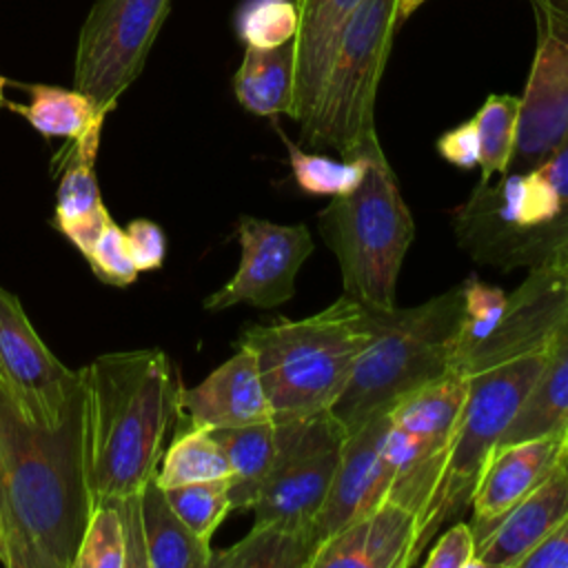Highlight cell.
<instances>
[{
    "label": "cell",
    "mask_w": 568,
    "mask_h": 568,
    "mask_svg": "<svg viewBox=\"0 0 568 568\" xmlns=\"http://www.w3.org/2000/svg\"><path fill=\"white\" fill-rule=\"evenodd\" d=\"M426 0H397V22H406Z\"/></svg>",
    "instance_id": "obj_39"
},
{
    "label": "cell",
    "mask_w": 568,
    "mask_h": 568,
    "mask_svg": "<svg viewBox=\"0 0 568 568\" xmlns=\"http://www.w3.org/2000/svg\"><path fill=\"white\" fill-rule=\"evenodd\" d=\"M155 475L144 484L140 495L149 568H209L213 557L211 541L197 537L180 519Z\"/></svg>",
    "instance_id": "obj_21"
},
{
    "label": "cell",
    "mask_w": 568,
    "mask_h": 568,
    "mask_svg": "<svg viewBox=\"0 0 568 568\" xmlns=\"http://www.w3.org/2000/svg\"><path fill=\"white\" fill-rule=\"evenodd\" d=\"M71 568H126V535L113 504L91 510Z\"/></svg>",
    "instance_id": "obj_33"
},
{
    "label": "cell",
    "mask_w": 568,
    "mask_h": 568,
    "mask_svg": "<svg viewBox=\"0 0 568 568\" xmlns=\"http://www.w3.org/2000/svg\"><path fill=\"white\" fill-rule=\"evenodd\" d=\"M568 442V428L497 446L473 488V532L479 544L484 535L552 468Z\"/></svg>",
    "instance_id": "obj_16"
},
{
    "label": "cell",
    "mask_w": 568,
    "mask_h": 568,
    "mask_svg": "<svg viewBox=\"0 0 568 568\" xmlns=\"http://www.w3.org/2000/svg\"><path fill=\"white\" fill-rule=\"evenodd\" d=\"M87 262L102 282L113 286H126L138 275V268L129 253L126 235L113 220L95 240L93 248L87 255Z\"/></svg>",
    "instance_id": "obj_34"
},
{
    "label": "cell",
    "mask_w": 568,
    "mask_h": 568,
    "mask_svg": "<svg viewBox=\"0 0 568 568\" xmlns=\"http://www.w3.org/2000/svg\"><path fill=\"white\" fill-rule=\"evenodd\" d=\"M169 7L171 0H95L78 36L73 89L113 111L142 73Z\"/></svg>",
    "instance_id": "obj_10"
},
{
    "label": "cell",
    "mask_w": 568,
    "mask_h": 568,
    "mask_svg": "<svg viewBox=\"0 0 568 568\" xmlns=\"http://www.w3.org/2000/svg\"><path fill=\"white\" fill-rule=\"evenodd\" d=\"M517 568H568V515L519 561Z\"/></svg>",
    "instance_id": "obj_38"
},
{
    "label": "cell",
    "mask_w": 568,
    "mask_h": 568,
    "mask_svg": "<svg viewBox=\"0 0 568 568\" xmlns=\"http://www.w3.org/2000/svg\"><path fill=\"white\" fill-rule=\"evenodd\" d=\"M426 550V568H477V541L473 526L466 521L450 524Z\"/></svg>",
    "instance_id": "obj_35"
},
{
    "label": "cell",
    "mask_w": 568,
    "mask_h": 568,
    "mask_svg": "<svg viewBox=\"0 0 568 568\" xmlns=\"http://www.w3.org/2000/svg\"><path fill=\"white\" fill-rule=\"evenodd\" d=\"M479 138V182L504 175L515 149L519 122V95L493 93L473 115Z\"/></svg>",
    "instance_id": "obj_28"
},
{
    "label": "cell",
    "mask_w": 568,
    "mask_h": 568,
    "mask_svg": "<svg viewBox=\"0 0 568 568\" xmlns=\"http://www.w3.org/2000/svg\"><path fill=\"white\" fill-rule=\"evenodd\" d=\"M550 266H555L557 268V273L561 275V280H564V286H566V291H568V248L550 264Z\"/></svg>",
    "instance_id": "obj_40"
},
{
    "label": "cell",
    "mask_w": 568,
    "mask_h": 568,
    "mask_svg": "<svg viewBox=\"0 0 568 568\" xmlns=\"http://www.w3.org/2000/svg\"><path fill=\"white\" fill-rule=\"evenodd\" d=\"M417 555V517L399 501L384 499L320 541L311 568H408Z\"/></svg>",
    "instance_id": "obj_15"
},
{
    "label": "cell",
    "mask_w": 568,
    "mask_h": 568,
    "mask_svg": "<svg viewBox=\"0 0 568 568\" xmlns=\"http://www.w3.org/2000/svg\"><path fill=\"white\" fill-rule=\"evenodd\" d=\"M282 140L288 151L293 178L304 193L315 197H339L351 193L359 184L364 175V162L357 153L333 160L317 151H304L302 146L293 144L284 133Z\"/></svg>",
    "instance_id": "obj_29"
},
{
    "label": "cell",
    "mask_w": 568,
    "mask_h": 568,
    "mask_svg": "<svg viewBox=\"0 0 568 568\" xmlns=\"http://www.w3.org/2000/svg\"><path fill=\"white\" fill-rule=\"evenodd\" d=\"M568 515V442L541 477L477 544V568H517Z\"/></svg>",
    "instance_id": "obj_17"
},
{
    "label": "cell",
    "mask_w": 568,
    "mask_h": 568,
    "mask_svg": "<svg viewBox=\"0 0 568 568\" xmlns=\"http://www.w3.org/2000/svg\"><path fill=\"white\" fill-rule=\"evenodd\" d=\"M231 464L211 430L189 426L162 455V468H158L155 477L162 488H173L193 481L231 479Z\"/></svg>",
    "instance_id": "obj_27"
},
{
    "label": "cell",
    "mask_w": 568,
    "mask_h": 568,
    "mask_svg": "<svg viewBox=\"0 0 568 568\" xmlns=\"http://www.w3.org/2000/svg\"><path fill=\"white\" fill-rule=\"evenodd\" d=\"M348 153L362 158L364 175L351 193L331 197L317 215V226L337 257L344 293L373 306H393L415 222L377 131Z\"/></svg>",
    "instance_id": "obj_6"
},
{
    "label": "cell",
    "mask_w": 568,
    "mask_h": 568,
    "mask_svg": "<svg viewBox=\"0 0 568 568\" xmlns=\"http://www.w3.org/2000/svg\"><path fill=\"white\" fill-rule=\"evenodd\" d=\"M397 0H362L335 44L313 113L300 124L311 151L342 158L375 133V98L397 31Z\"/></svg>",
    "instance_id": "obj_7"
},
{
    "label": "cell",
    "mask_w": 568,
    "mask_h": 568,
    "mask_svg": "<svg viewBox=\"0 0 568 568\" xmlns=\"http://www.w3.org/2000/svg\"><path fill=\"white\" fill-rule=\"evenodd\" d=\"M568 428V315L557 328L550 357L497 446ZM495 446V448H497ZM493 448V450H495Z\"/></svg>",
    "instance_id": "obj_22"
},
{
    "label": "cell",
    "mask_w": 568,
    "mask_h": 568,
    "mask_svg": "<svg viewBox=\"0 0 568 568\" xmlns=\"http://www.w3.org/2000/svg\"><path fill=\"white\" fill-rule=\"evenodd\" d=\"M388 413L390 410H379L346 430L333 481L313 521L317 541L386 499L388 486L384 479L382 453L388 430Z\"/></svg>",
    "instance_id": "obj_14"
},
{
    "label": "cell",
    "mask_w": 568,
    "mask_h": 568,
    "mask_svg": "<svg viewBox=\"0 0 568 568\" xmlns=\"http://www.w3.org/2000/svg\"><path fill=\"white\" fill-rule=\"evenodd\" d=\"M506 304H508L506 291H501L499 286L484 284L475 275L462 284V324L457 335L455 364L499 326Z\"/></svg>",
    "instance_id": "obj_32"
},
{
    "label": "cell",
    "mask_w": 568,
    "mask_h": 568,
    "mask_svg": "<svg viewBox=\"0 0 568 568\" xmlns=\"http://www.w3.org/2000/svg\"><path fill=\"white\" fill-rule=\"evenodd\" d=\"M368 337L331 413L348 430L453 371L462 324V286L417 306L366 304Z\"/></svg>",
    "instance_id": "obj_4"
},
{
    "label": "cell",
    "mask_w": 568,
    "mask_h": 568,
    "mask_svg": "<svg viewBox=\"0 0 568 568\" xmlns=\"http://www.w3.org/2000/svg\"><path fill=\"white\" fill-rule=\"evenodd\" d=\"M124 235H126L129 253L133 257L138 273L162 266L166 255V240H164V231L155 222L133 220L126 226Z\"/></svg>",
    "instance_id": "obj_36"
},
{
    "label": "cell",
    "mask_w": 568,
    "mask_h": 568,
    "mask_svg": "<svg viewBox=\"0 0 568 568\" xmlns=\"http://www.w3.org/2000/svg\"><path fill=\"white\" fill-rule=\"evenodd\" d=\"M242 248L235 275L204 300V308L224 311L235 304L275 308L295 295V280L313 253L306 224H275L262 217L237 220Z\"/></svg>",
    "instance_id": "obj_13"
},
{
    "label": "cell",
    "mask_w": 568,
    "mask_h": 568,
    "mask_svg": "<svg viewBox=\"0 0 568 568\" xmlns=\"http://www.w3.org/2000/svg\"><path fill=\"white\" fill-rule=\"evenodd\" d=\"M209 430L233 470L229 479L231 508H253L275 459V422Z\"/></svg>",
    "instance_id": "obj_24"
},
{
    "label": "cell",
    "mask_w": 568,
    "mask_h": 568,
    "mask_svg": "<svg viewBox=\"0 0 568 568\" xmlns=\"http://www.w3.org/2000/svg\"><path fill=\"white\" fill-rule=\"evenodd\" d=\"M317 546L313 530L255 521L237 544L213 552L209 568H311Z\"/></svg>",
    "instance_id": "obj_25"
},
{
    "label": "cell",
    "mask_w": 568,
    "mask_h": 568,
    "mask_svg": "<svg viewBox=\"0 0 568 568\" xmlns=\"http://www.w3.org/2000/svg\"><path fill=\"white\" fill-rule=\"evenodd\" d=\"M91 510L84 388L62 424L42 426L0 382V564L71 568Z\"/></svg>",
    "instance_id": "obj_2"
},
{
    "label": "cell",
    "mask_w": 568,
    "mask_h": 568,
    "mask_svg": "<svg viewBox=\"0 0 568 568\" xmlns=\"http://www.w3.org/2000/svg\"><path fill=\"white\" fill-rule=\"evenodd\" d=\"M437 153L457 169L473 171L479 166V138L473 118L448 129L435 142Z\"/></svg>",
    "instance_id": "obj_37"
},
{
    "label": "cell",
    "mask_w": 568,
    "mask_h": 568,
    "mask_svg": "<svg viewBox=\"0 0 568 568\" xmlns=\"http://www.w3.org/2000/svg\"><path fill=\"white\" fill-rule=\"evenodd\" d=\"M4 84H7V80L0 75V106H7V104H9V100L4 98Z\"/></svg>",
    "instance_id": "obj_41"
},
{
    "label": "cell",
    "mask_w": 568,
    "mask_h": 568,
    "mask_svg": "<svg viewBox=\"0 0 568 568\" xmlns=\"http://www.w3.org/2000/svg\"><path fill=\"white\" fill-rule=\"evenodd\" d=\"M528 2L537 40L506 173L544 164L568 135V0Z\"/></svg>",
    "instance_id": "obj_11"
},
{
    "label": "cell",
    "mask_w": 568,
    "mask_h": 568,
    "mask_svg": "<svg viewBox=\"0 0 568 568\" xmlns=\"http://www.w3.org/2000/svg\"><path fill=\"white\" fill-rule=\"evenodd\" d=\"M169 504L180 519L204 541H211L217 526L224 521L231 508L229 479L193 481L173 488H164Z\"/></svg>",
    "instance_id": "obj_30"
},
{
    "label": "cell",
    "mask_w": 568,
    "mask_h": 568,
    "mask_svg": "<svg viewBox=\"0 0 568 568\" xmlns=\"http://www.w3.org/2000/svg\"><path fill=\"white\" fill-rule=\"evenodd\" d=\"M98 135L73 142L69 158L62 162V178L55 202V226L73 242L87 257L100 233L111 222V215L100 197L93 158L98 151Z\"/></svg>",
    "instance_id": "obj_20"
},
{
    "label": "cell",
    "mask_w": 568,
    "mask_h": 568,
    "mask_svg": "<svg viewBox=\"0 0 568 568\" xmlns=\"http://www.w3.org/2000/svg\"><path fill=\"white\" fill-rule=\"evenodd\" d=\"M366 337L364 302L344 293L315 315L248 326L235 344L255 355L273 419H291L331 410Z\"/></svg>",
    "instance_id": "obj_5"
},
{
    "label": "cell",
    "mask_w": 568,
    "mask_h": 568,
    "mask_svg": "<svg viewBox=\"0 0 568 568\" xmlns=\"http://www.w3.org/2000/svg\"><path fill=\"white\" fill-rule=\"evenodd\" d=\"M464 399L466 377L450 371L395 402L388 413L382 453L386 499L415 513L417 555L433 541L430 517Z\"/></svg>",
    "instance_id": "obj_8"
},
{
    "label": "cell",
    "mask_w": 568,
    "mask_h": 568,
    "mask_svg": "<svg viewBox=\"0 0 568 568\" xmlns=\"http://www.w3.org/2000/svg\"><path fill=\"white\" fill-rule=\"evenodd\" d=\"M31 100L27 104L9 102L7 109L20 113L44 138L82 140L98 135L106 113L82 91L51 84L27 87Z\"/></svg>",
    "instance_id": "obj_26"
},
{
    "label": "cell",
    "mask_w": 568,
    "mask_h": 568,
    "mask_svg": "<svg viewBox=\"0 0 568 568\" xmlns=\"http://www.w3.org/2000/svg\"><path fill=\"white\" fill-rule=\"evenodd\" d=\"M295 84V44L273 49L244 47L242 62L233 75L237 102L253 115H291Z\"/></svg>",
    "instance_id": "obj_23"
},
{
    "label": "cell",
    "mask_w": 568,
    "mask_h": 568,
    "mask_svg": "<svg viewBox=\"0 0 568 568\" xmlns=\"http://www.w3.org/2000/svg\"><path fill=\"white\" fill-rule=\"evenodd\" d=\"M362 0H295L297 33H295V84L291 115L304 124L320 98L335 44L351 13Z\"/></svg>",
    "instance_id": "obj_19"
},
{
    "label": "cell",
    "mask_w": 568,
    "mask_h": 568,
    "mask_svg": "<svg viewBox=\"0 0 568 568\" xmlns=\"http://www.w3.org/2000/svg\"><path fill=\"white\" fill-rule=\"evenodd\" d=\"M0 382L36 424L58 426L82 393V373L67 368L40 339L20 300L0 286Z\"/></svg>",
    "instance_id": "obj_12"
},
{
    "label": "cell",
    "mask_w": 568,
    "mask_h": 568,
    "mask_svg": "<svg viewBox=\"0 0 568 568\" xmlns=\"http://www.w3.org/2000/svg\"><path fill=\"white\" fill-rule=\"evenodd\" d=\"M80 373L91 504L138 499L160 468L180 379L160 348L106 353Z\"/></svg>",
    "instance_id": "obj_3"
},
{
    "label": "cell",
    "mask_w": 568,
    "mask_h": 568,
    "mask_svg": "<svg viewBox=\"0 0 568 568\" xmlns=\"http://www.w3.org/2000/svg\"><path fill=\"white\" fill-rule=\"evenodd\" d=\"M275 422V459L253 506L255 521L313 530L346 428L331 410Z\"/></svg>",
    "instance_id": "obj_9"
},
{
    "label": "cell",
    "mask_w": 568,
    "mask_h": 568,
    "mask_svg": "<svg viewBox=\"0 0 568 568\" xmlns=\"http://www.w3.org/2000/svg\"><path fill=\"white\" fill-rule=\"evenodd\" d=\"M297 22L300 16L293 0H244L235 29L244 47L273 49L295 40Z\"/></svg>",
    "instance_id": "obj_31"
},
{
    "label": "cell",
    "mask_w": 568,
    "mask_h": 568,
    "mask_svg": "<svg viewBox=\"0 0 568 568\" xmlns=\"http://www.w3.org/2000/svg\"><path fill=\"white\" fill-rule=\"evenodd\" d=\"M568 315V291L552 266L528 271L521 286L508 295L499 326L455 368L466 377V399L455 426L430 537L470 508L477 477L537 384Z\"/></svg>",
    "instance_id": "obj_1"
},
{
    "label": "cell",
    "mask_w": 568,
    "mask_h": 568,
    "mask_svg": "<svg viewBox=\"0 0 568 568\" xmlns=\"http://www.w3.org/2000/svg\"><path fill=\"white\" fill-rule=\"evenodd\" d=\"M191 426L231 428L257 422H271L273 408L266 397L257 359L246 348L235 344L222 366H217L204 382L191 388H180V408Z\"/></svg>",
    "instance_id": "obj_18"
}]
</instances>
